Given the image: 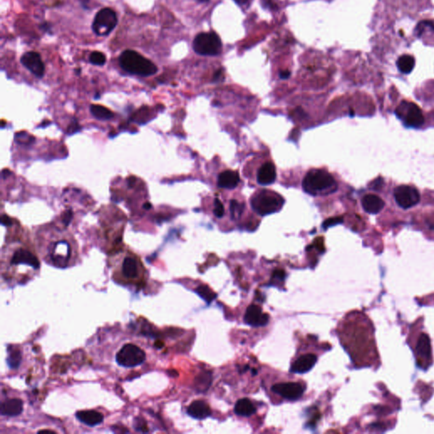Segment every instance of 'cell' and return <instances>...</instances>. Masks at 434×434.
Masks as SVG:
<instances>
[{
    "mask_svg": "<svg viewBox=\"0 0 434 434\" xmlns=\"http://www.w3.org/2000/svg\"><path fill=\"white\" fill-rule=\"evenodd\" d=\"M335 186L333 175L324 170H312L309 172L302 182L303 189L311 195L327 194Z\"/></svg>",
    "mask_w": 434,
    "mask_h": 434,
    "instance_id": "2",
    "label": "cell"
},
{
    "mask_svg": "<svg viewBox=\"0 0 434 434\" xmlns=\"http://www.w3.org/2000/svg\"><path fill=\"white\" fill-rule=\"evenodd\" d=\"M291 72L289 71H283L279 73V77L281 79H288L290 77Z\"/></svg>",
    "mask_w": 434,
    "mask_h": 434,
    "instance_id": "37",
    "label": "cell"
},
{
    "mask_svg": "<svg viewBox=\"0 0 434 434\" xmlns=\"http://www.w3.org/2000/svg\"><path fill=\"white\" fill-rule=\"evenodd\" d=\"M146 360V354L139 346L127 344L124 345L116 354V360L120 367H135L144 363Z\"/></svg>",
    "mask_w": 434,
    "mask_h": 434,
    "instance_id": "5",
    "label": "cell"
},
{
    "mask_svg": "<svg viewBox=\"0 0 434 434\" xmlns=\"http://www.w3.org/2000/svg\"><path fill=\"white\" fill-rule=\"evenodd\" d=\"M273 277L279 280H284L285 278V272L282 270H277L273 272Z\"/></svg>",
    "mask_w": 434,
    "mask_h": 434,
    "instance_id": "36",
    "label": "cell"
},
{
    "mask_svg": "<svg viewBox=\"0 0 434 434\" xmlns=\"http://www.w3.org/2000/svg\"><path fill=\"white\" fill-rule=\"evenodd\" d=\"M117 22L116 13L111 8H104L94 17L92 31L98 36H107L116 28Z\"/></svg>",
    "mask_w": 434,
    "mask_h": 434,
    "instance_id": "6",
    "label": "cell"
},
{
    "mask_svg": "<svg viewBox=\"0 0 434 434\" xmlns=\"http://www.w3.org/2000/svg\"><path fill=\"white\" fill-rule=\"evenodd\" d=\"M89 61L90 63H92V65L101 66V65H105V62H106V57L103 53L95 51L90 55Z\"/></svg>",
    "mask_w": 434,
    "mask_h": 434,
    "instance_id": "30",
    "label": "cell"
},
{
    "mask_svg": "<svg viewBox=\"0 0 434 434\" xmlns=\"http://www.w3.org/2000/svg\"><path fill=\"white\" fill-rule=\"evenodd\" d=\"M21 63L34 76H36L38 78H42L43 77L45 67L38 53L32 52V51L25 53L21 57Z\"/></svg>",
    "mask_w": 434,
    "mask_h": 434,
    "instance_id": "12",
    "label": "cell"
},
{
    "mask_svg": "<svg viewBox=\"0 0 434 434\" xmlns=\"http://www.w3.org/2000/svg\"><path fill=\"white\" fill-rule=\"evenodd\" d=\"M244 321L251 326H265L269 321V316L262 312L261 308L258 305H251L247 309Z\"/></svg>",
    "mask_w": 434,
    "mask_h": 434,
    "instance_id": "15",
    "label": "cell"
},
{
    "mask_svg": "<svg viewBox=\"0 0 434 434\" xmlns=\"http://www.w3.org/2000/svg\"><path fill=\"white\" fill-rule=\"evenodd\" d=\"M143 268L139 260L134 256H127L124 257L120 265V277L124 282L127 283H138L142 280Z\"/></svg>",
    "mask_w": 434,
    "mask_h": 434,
    "instance_id": "8",
    "label": "cell"
},
{
    "mask_svg": "<svg viewBox=\"0 0 434 434\" xmlns=\"http://www.w3.org/2000/svg\"><path fill=\"white\" fill-rule=\"evenodd\" d=\"M243 204L237 202V201H231L230 203V213H231V219L232 220H237L240 217L242 213H243Z\"/></svg>",
    "mask_w": 434,
    "mask_h": 434,
    "instance_id": "29",
    "label": "cell"
},
{
    "mask_svg": "<svg viewBox=\"0 0 434 434\" xmlns=\"http://www.w3.org/2000/svg\"><path fill=\"white\" fill-rule=\"evenodd\" d=\"M50 260L58 268L67 267L71 257V248L66 241L56 242L50 251Z\"/></svg>",
    "mask_w": 434,
    "mask_h": 434,
    "instance_id": "10",
    "label": "cell"
},
{
    "mask_svg": "<svg viewBox=\"0 0 434 434\" xmlns=\"http://www.w3.org/2000/svg\"><path fill=\"white\" fill-rule=\"evenodd\" d=\"M223 77V71L221 69V70L216 71V74L214 76V79L215 81L221 80V77Z\"/></svg>",
    "mask_w": 434,
    "mask_h": 434,
    "instance_id": "38",
    "label": "cell"
},
{
    "mask_svg": "<svg viewBox=\"0 0 434 434\" xmlns=\"http://www.w3.org/2000/svg\"><path fill=\"white\" fill-rule=\"evenodd\" d=\"M23 411V401L19 399H11L4 401L1 405V415L7 416H16Z\"/></svg>",
    "mask_w": 434,
    "mask_h": 434,
    "instance_id": "21",
    "label": "cell"
},
{
    "mask_svg": "<svg viewBox=\"0 0 434 434\" xmlns=\"http://www.w3.org/2000/svg\"><path fill=\"white\" fill-rule=\"evenodd\" d=\"M198 1L199 3H207V2H209V0H196Z\"/></svg>",
    "mask_w": 434,
    "mask_h": 434,
    "instance_id": "42",
    "label": "cell"
},
{
    "mask_svg": "<svg viewBox=\"0 0 434 434\" xmlns=\"http://www.w3.org/2000/svg\"><path fill=\"white\" fill-rule=\"evenodd\" d=\"M133 182H134V180H133V179H130L129 180V179H128V186H130V187H132V186H133Z\"/></svg>",
    "mask_w": 434,
    "mask_h": 434,
    "instance_id": "41",
    "label": "cell"
},
{
    "mask_svg": "<svg viewBox=\"0 0 434 434\" xmlns=\"http://www.w3.org/2000/svg\"><path fill=\"white\" fill-rule=\"evenodd\" d=\"M195 291L200 295V297H201L208 304H210L217 296L216 293H215L212 290L209 289V287L205 286V285L198 287Z\"/></svg>",
    "mask_w": 434,
    "mask_h": 434,
    "instance_id": "26",
    "label": "cell"
},
{
    "mask_svg": "<svg viewBox=\"0 0 434 434\" xmlns=\"http://www.w3.org/2000/svg\"><path fill=\"white\" fill-rule=\"evenodd\" d=\"M262 5L265 7V8L272 9V10L277 9V4L272 0H262Z\"/></svg>",
    "mask_w": 434,
    "mask_h": 434,
    "instance_id": "34",
    "label": "cell"
},
{
    "mask_svg": "<svg viewBox=\"0 0 434 434\" xmlns=\"http://www.w3.org/2000/svg\"><path fill=\"white\" fill-rule=\"evenodd\" d=\"M234 411L238 416H250L256 413V409L249 399H242L235 405Z\"/></svg>",
    "mask_w": 434,
    "mask_h": 434,
    "instance_id": "23",
    "label": "cell"
},
{
    "mask_svg": "<svg viewBox=\"0 0 434 434\" xmlns=\"http://www.w3.org/2000/svg\"><path fill=\"white\" fill-rule=\"evenodd\" d=\"M271 390L289 401H296L302 397L305 388L298 382H284L275 384Z\"/></svg>",
    "mask_w": 434,
    "mask_h": 434,
    "instance_id": "11",
    "label": "cell"
},
{
    "mask_svg": "<svg viewBox=\"0 0 434 434\" xmlns=\"http://www.w3.org/2000/svg\"><path fill=\"white\" fill-rule=\"evenodd\" d=\"M143 207H144L145 209H150L151 208H152V204H151L150 203H145Z\"/></svg>",
    "mask_w": 434,
    "mask_h": 434,
    "instance_id": "40",
    "label": "cell"
},
{
    "mask_svg": "<svg viewBox=\"0 0 434 434\" xmlns=\"http://www.w3.org/2000/svg\"><path fill=\"white\" fill-rule=\"evenodd\" d=\"M397 66L402 73L409 74L412 71L413 68L415 66V58L408 55L402 56L398 59Z\"/></svg>",
    "mask_w": 434,
    "mask_h": 434,
    "instance_id": "25",
    "label": "cell"
},
{
    "mask_svg": "<svg viewBox=\"0 0 434 434\" xmlns=\"http://www.w3.org/2000/svg\"><path fill=\"white\" fill-rule=\"evenodd\" d=\"M318 361V357L313 354L302 355L292 364L290 371L292 373H305L311 371Z\"/></svg>",
    "mask_w": 434,
    "mask_h": 434,
    "instance_id": "16",
    "label": "cell"
},
{
    "mask_svg": "<svg viewBox=\"0 0 434 434\" xmlns=\"http://www.w3.org/2000/svg\"><path fill=\"white\" fill-rule=\"evenodd\" d=\"M10 265H28L34 270H37L40 267V263L37 257L34 256L32 253L24 249H19L15 251L12 258L10 260Z\"/></svg>",
    "mask_w": 434,
    "mask_h": 434,
    "instance_id": "14",
    "label": "cell"
},
{
    "mask_svg": "<svg viewBox=\"0 0 434 434\" xmlns=\"http://www.w3.org/2000/svg\"><path fill=\"white\" fill-rule=\"evenodd\" d=\"M73 218V211L71 209H67L62 216V222L65 224V227H68L71 223V220Z\"/></svg>",
    "mask_w": 434,
    "mask_h": 434,
    "instance_id": "33",
    "label": "cell"
},
{
    "mask_svg": "<svg viewBox=\"0 0 434 434\" xmlns=\"http://www.w3.org/2000/svg\"><path fill=\"white\" fill-rule=\"evenodd\" d=\"M120 67L131 74L149 77L158 71L153 62L134 50H125L119 57Z\"/></svg>",
    "mask_w": 434,
    "mask_h": 434,
    "instance_id": "1",
    "label": "cell"
},
{
    "mask_svg": "<svg viewBox=\"0 0 434 434\" xmlns=\"http://www.w3.org/2000/svg\"><path fill=\"white\" fill-rule=\"evenodd\" d=\"M91 114L99 120H111L114 117L113 112L103 105H92L90 106Z\"/></svg>",
    "mask_w": 434,
    "mask_h": 434,
    "instance_id": "24",
    "label": "cell"
},
{
    "mask_svg": "<svg viewBox=\"0 0 434 434\" xmlns=\"http://www.w3.org/2000/svg\"><path fill=\"white\" fill-rule=\"evenodd\" d=\"M239 181L238 173L233 171H225L219 175L217 185L219 188L231 189L237 187Z\"/></svg>",
    "mask_w": 434,
    "mask_h": 434,
    "instance_id": "22",
    "label": "cell"
},
{
    "mask_svg": "<svg viewBox=\"0 0 434 434\" xmlns=\"http://www.w3.org/2000/svg\"><path fill=\"white\" fill-rule=\"evenodd\" d=\"M251 205L257 214L266 216L279 211L284 205V199L277 193L263 190L253 197Z\"/></svg>",
    "mask_w": 434,
    "mask_h": 434,
    "instance_id": "3",
    "label": "cell"
},
{
    "mask_svg": "<svg viewBox=\"0 0 434 434\" xmlns=\"http://www.w3.org/2000/svg\"><path fill=\"white\" fill-rule=\"evenodd\" d=\"M187 412L193 418L203 420L210 415V408L204 401H196L188 406Z\"/></svg>",
    "mask_w": 434,
    "mask_h": 434,
    "instance_id": "20",
    "label": "cell"
},
{
    "mask_svg": "<svg viewBox=\"0 0 434 434\" xmlns=\"http://www.w3.org/2000/svg\"><path fill=\"white\" fill-rule=\"evenodd\" d=\"M396 115L407 126L420 127L424 123V116L421 109L413 103L402 102L396 110Z\"/></svg>",
    "mask_w": 434,
    "mask_h": 434,
    "instance_id": "7",
    "label": "cell"
},
{
    "mask_svg": "<svg viewBox=\"0 0 434 434\" xmlns=\"http://www.w3.org/2000/svg\"><path fill=\"white\" fill-rule=\"evenodd\" d=\"M416 356L420 367L428 366V362L431 361L432 349L430 339L425 333H422L419 338L416 346Z\"/></svg>",
    "mask_w": 434,
    "mask_h": 434,
    "instance_id": "13",
    "label": "cell"
},
{
    "mask_svg": "<svg viewBox=\"0 0 434 434\" xmlns=\"http://www.w3.org/2000/svg\"><path fill=\"white\" fill-rule=\"evenodd\" d=\"M361 203L365 211L369 214H377L383 209L385 204L382 199L375 194L366 195L362 199Z\"/></svg>",
    "mask_w": 434,
    "mask_h": 434,
    "instance_id": "18",
    "label": "cell"
},
{
    "mask_svg": "<svg viewBox=\"0 0 434 434\" xmlns=\"http://www.w3.org/2000/svg\"><path fill=\"white\" fill-rule=\"evenodd\" d=\"M344 222V219L341 216H338V217H333V218H329L326 220L323 223V228L324 229H326V228H330V227H333V226L338 225V224H340V223H342Z\"/></svg>",
    "mask_w": 434,
    "mask_h": 434,
    "instance_id": "32",
    "label": "cell"
},
{
    "mask_svg": "<svg viewBox=\"0 0 434 434\" xmlns=\"http://www.w3.org/2000/svg\"><path fill=\"white\" fill-rule=\"evenodd\" d=\"M1 223H2V225L5 226V227H10L12 225V220L6 215H3L1 216Z\"/></svg>",
    "mask_w": 434,
    "mask_h": 434,
    "instance_id": "35",
    "label": "cell"
},
{
    "mask_svg": "<svg viewBox=\"0 0 434 434\" xmlns=\"http://www.w3.org/2000/svg\"><path fill=\"white\" fill-rule=\"evenodd\" d=\"M277 178L276 167L271 162H266L260 167L257 173V182L260 185L273 183Z\"/></svg>",
    "mask_w": 434,
    "mask_h": 434,
    "instance_id": "17",
    "label": "cell"
},
{
    "mask_svg": "<svg viewBox=\"0 0 434 434\" xmlns=\"http://www.w3.org/2000/svg\"><path fill=\"white\" fill-rule=\"evenodd\" d=\"M211 382V375L209 373H201L196 378V387L199 391H206Z\"/></svg>",
    "mask_w": 434,
    "mask_h": 434,
    "instance_id": "27",
    "label": "cell"
},
{
    "mask_svg": "<svg viewBox=\"0 0 434 434\" xmlns=\"http://www.w3.org/2000/svg\"><path fill=\"white\" fill-rule=\"evenodd\" d=\"M224 212H225V209H224L223 204H222L221 201H219L218 199H216V201H215V203H214V214H215V216L220 218V217L223 216Z\"/></svg>",
    "mask_w": 434,
    "mask_h": 434,
    "instance_id": "31",
    "label": "cell"
},
{
    "mask_svg": "<svg viewBox=\"0 0 434 434\" xmlns=\"http://www.w3.org/2000/svg\"><path fill=\"white\" fill-rule=\"evenodd\" d=\"M22 361V354L21 351L18 349L14 348L13 351L9 352V356L7 358V363L9 365V367L12 369H16L20 366Z\"/></svg>",
    "mask_w": 434,
    "mask_h": 434,
    "instance_id": "28",
    "label": "cell"
},
{
    "mask_svg": "<svg viewBox=\"0 0 434 434\" xmlns=\"http://www.w3.org/2000/svg\"><path fill=\"white\" fill-rule=\"evenodd\" d=\"M193 48L201 56H218L222 52V43L216 32H202L194 38Z\"/></svg>",
    "mask_w": 434,
    "mask_h": 434,
    "instance_id": "4",
    "label": "cell"
},
{
    "mask_svg": "<svg viewBox=\"0 0 434 434\" xmlns=\"http://www.w3.org/2000/svg\"><path fill=\"white\" fill-rule=\"evenodd\" d=\"M233 1L235 3H237V4H239V5H243V4H245L249 0H233Z\"/></svg>",
    "mask_w": 434,
    "mask_h": 434,
    "instance_id": "39",
    "label": "cell"
},
{
    "mask_svg": "<svg viewBox=\"0 0 434 434\" xmlns=\"http://www.w3.org/2000/svg\"><path fill=\"white\" fill-rule=\"evenodd\" d=\"M77 417L81 422L89 427H95L99 425L104 421V416L101 413L95 410H81L76 414Z\"/></svg>",
    "mask_w": 434,
    "mask_h": 434,
    "instance_id": "19",
    "label": "cell"
},
{
    "mask_svg": "<svg viewBox=\"0 0 434 434\" xmlns=\"http://www.w3.org/2000/svg\"><path fill=\"white\" fill-rule=\"evenodd\" d=\"M394 198L399 206L403 209H409L419 203L420 194L415 187L401 185L394 189Z\"/></svg>",
    "mask_w": 434,
    "mask_h": 434,
    "instance_id": "9",
    "label": "cell"
}]
</instances>
